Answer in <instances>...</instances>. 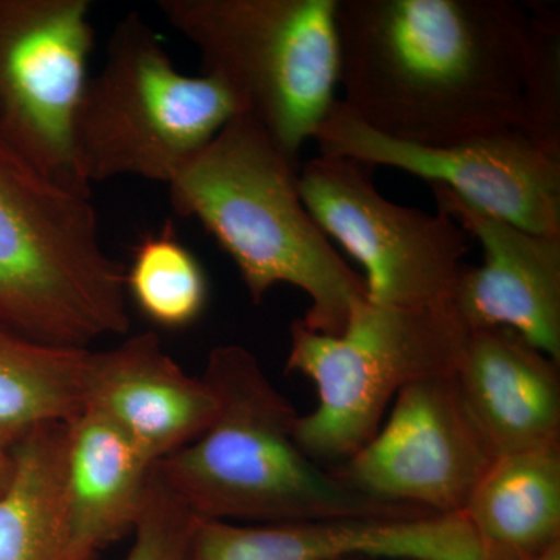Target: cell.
Listing matches in <instances>:
<instances>
[{
	"mask_svg": "<svg viewBox=\"0 0 560 560\" xmlns=\"http://www.w3.org/2000/svg\"><path fill=\"white\" fill-rule=\"evenodd\" d=\"M340 84L364 124L418 145L515 130L528 35L510 0H338Z\"/></svg>",
	"mask_w": 560,
	"mask_h": 560,
	"instance_id": "1",
	"label": "cell"
},
{
	"mask_svg": "<svg viewBox=\"0 0 560 560\" xmlns=\"http://www.w3.org/2000/svg\"><path fill=\"white\" fill-rule=\"evenodd\" d=\"M215 394L208 430L154 464L197 517L253 525L438 515L383 503L342 485L296 441L300 415L241 345L210 350L201 375Z\"/></svg>",
	"mask_w": 560,
	"mask_h": 560,
	"instance_id": "2",
	"label": "cell"
},
{
	"mask_svg": "<svg viewBox=\"0 0 560 560\" xmlns=\"http://www.w3.org/2000/svg\"><path fill=\"white\" fill-rule=\"evenodd\" d=\"M298 172V161L238 114L168 184L173 210L215 238L254 304L280 283L296 287L311 298L302 324L340 335L366 287L305 208Z\"/></svg>",
	"mask_w": 560,
	"mask_h": 560,
	"instance_id": "3",
	"label": "cell"
},
{
	"mask_svg": "<svg viewBox=\"0 0 560 560\" xmlns=\"http://www.w3.org/2000/svg\"><path fill=\"white\" fill-rule=\"evenodd\" d=\"M0 326L57 348L130 330L125 268L103 249L90 195L0 140Z\"/></svg>",
	"mask_w": 560,
	"mask_h": 560,
	"instance_id": "4",
	"label": "cell"
},
{
	"mask_svg": "<svg viewBox=\"0 0 560 560\" xmlns=\"http://www.w3.org/2000/svg\"><path fill=\"white\" fill-rule=\"evenodd\" d=\"M158 9L194 44L202 73L298 161L338 102V0H160Z\"/></svg>",
	"mask_w": 560,
	"mask_h": 560,
	"instance_id": "5",
	"label": "cell"
},
{
	"mask_svg": "<svg viewBox=\"0 0 560 560\" xmlns=\"http://www.w3.org/2000/svg\"><path fill=\"white\" fill-rule=\"evenodd\" d=\"M470 334L452 300L419 307L366 300L340 335L293 320L287 371L307 377L318 393L315 410L298 419L302 452L319 466L352 458L405 386L455 374Z\"/></svg>",
	"mask_w": 560,
	"mask_h": 560,
	"instance_id": "6",
	"label": "cell"
},
{
	"mask_svg": "<svg viewBox=\"0 0 560 560\" xmlns=\"http://www.w3.org/2000/svg\"><path fill=\"white\" fill-rule=\"evenodd\" d=\"M241 114L213 77L186 75L138 13L110 32L102 69L88 79L73 127L77 171L90 187L117 176L171 184Z\"/></svg>",
	"mask_w": 560,
	"mask_h": 560,
	"instance_id": "7",
	"label": "cell"
},
{
	"mask_svg": "<svg viewBox=\"0 0 560 560\" xmlns=\"http://www.w3.org/2000/svg\"><path fill=\"white\" fill-rule=\"evenodd\" d=\"M371 173L348 158L319 154L298 172L302 201L330 242L363 268L372 304L419 307L452 300L471 238L440 212L389 201Z\"/></svg>",
	"mask_w": 560,
	"mask_h": 560,
	"instance_id": "8",
	"label": "cell"
},
{
	"mask_svg": "<svg viewBox=\"0 0 560 560\" xmlns=\"http://www.w3.org/2000/svg\"><path fill=\"white\" fill-rule=\"evenodd\" d=\"M88 0H0V140L33 167L90 195L73 127L94 28Z\"/></svg>",
	"mask_w": 560,
	"mask_h": 560,
	"instance_id": "9",
	"label": "cell"
},
{
	"mask_svg": "<svg viewBox=\"0 0 560 560\" xmlns=\"http://www.w3.org/2000/svg\"><path fill=\"white\" fill-rule=\"evenodd\" d=\"M313 140L324 156L407 172L523 230L560 235V160L517 128L451 145H418L382 135L338 101Z\"/></svg>",
	"mask_w": 560,
	"mask_h": 560,
	"instance_id": "10",
	"label": "cell"
},
{
	"mask_svg": "<svg viewBox=\"0 0 560 560\" xmlns=\"http://www.w3.org/2000/svg\"><path fill=\"white\" fill-rule=\"evenodd\" d=\"M495 458L453 374L405 386L374 438L329 470L372 500L458 515Z\"/></svg>",
	"mask_w": 560,
	"mask_h": 560,
	"instance_id": "11",
	"label": "cell"
},
{
	"mask_svg": "<svg viewBox=\"0 0 560 560\" xmlns=\"http://www.w3.org/2000/svg\"><path fill=\"white\" fill-rule=\"evenodd\" d=\"M438 212L480 243L482 264L464 267L452 294L470 330L504 327L560 363V235L534 234L430 184Z\"/></svg>",
	"mask_w": 560,
	"mask_h": 560,
	"instance_id": "12",
	"label": "cell"
},
{
	"mask_svg": "<svg viewBox=\"0 0 560 560\" xmlns=\"http://www.w3.org/2000/svg\"><path fill=\"white\" fill-rule=\"evenodd\" d=\"M489 560L458 515L242 525L195 515L189 560Z\"/></svg>",
	"mask_w": 560,
	"mask_h": 560,
	"instance_id": "13",
	"label": "cell"
},
{
	"mask_svg": "<svg viewBox=\"0 0 560 560\" xmlns=\"http://www.w3.org/2000/svg\"><path fill=\"white\" fill-rule=\"evenodd\" d=\"M86 407L102 412L151 464L200 438L217 412L215 394L187 374L154 331L108 350H91Z\"/></svg>",
	"mask_w": 560,
	"mask_h": 560,
	"instance_id": "14",
	"label": "cell"
},
{
	"mask_svg": "<svg viewBox=\"0 0 560 560\" xmlns=\"http://www.w3.org/2000/svg\"><path fill=\"white\" fill-rule=\"evenodd\" d=\"M455 381L497 456L560 445V363L517 331L471 330Z\"/></svg>",
	"mask_w": 560,
	"mask_h": 560,
	"instance_id": "15",
	"label": "cell"
},
{
	"mask_svg": "<svg viewBox=\"0 0 560 560\" xmlns=\"http://www.w3.org/2000/svg\"><path fill=\"white\" fill-rule=\"evenodd\" d=\"M153 464L102 412L84 408L68 422L66 506L73 539L91 555L132 534Z\"/></svg>",
	"mask_w": 560,
	"mask_h": 560,
	"instance_id": "16",
	"label": "cell"
},
{
	"mask_svg": "<svg viewBox=\"0 0 560 560\" xmlns=\"http://www.w3.org/2000/svg\"><path fill=\"white\" fill-rule=\"evenodd\" d=\"M463 517L489 560H539L560 545V445L497 456Z\"/></svg>",
	"mask_w": 560,
	"mask_h": 560,
	"instance_id": "17",
	"label": "cell"
},
{
	"mask_svg": "<svg viewBox=\"0 0 560 560\" xmlns=\"http://www.w3.org/2000/svg\"><path fill=\"white\" fill-rule=\"evenodd\" d=\"M66 442L68 422L47 423L11 448L13 478L0 495V560H97L70 530Z\"/></svg>",
	"mask_w": 560,
	"mask_h": 560,
	"instance_id": "18",
	"label": "cell"
},
{
	"mask_svg": "<svg viewBox=\"0 0 560 560\" xmlns=\"http://www.w3.org/2000/svg\"><path fill=\"white\" fill-rule=\"evenodd\" d=\"M91 349L57 348L0 326V452L86 408Z\"/></svg>",
	"mask_w": 560,
	"mask_h": 560,
	"instance_id": "19",
	"label": "cell"
},
{
	"mask_svg": "<svg viewBox=\"0 0 560 560\" xmlns=\"http://www.w3.org/2000/svg\"><path fill=\"white\" fill-rule=\"evenodd\" d=\"M125 290L140 313L162 329H186L208 307L205 268L171 226L138 243L125 270Z\"/></svg>",
	"mask_w": 560,
	"mask_h": 560,
	"instance_id": "20",
	"label": "cell"
},
{
	"mask_svg": "<svg viewBox=\"0 0 560 560\" xmlns=\"http://www.w3.org/2000/svg\"><path fill=\"white\" fill-rule=\"evenodd\" d=\"M517 130L560 160V10L529 2Z\"/></svg>",
	"mask_w": 560,
	"mask_h": 560,
	"instance_id": "21",
	"label": "cell"
},
{
	"mask_svg": "<svg viewBox=\"0 0 560 560\" xmlns=\"http://www.w3.org/2000/svg\"><path fill=\"white\" fill-rule=\"evenodd\" d=\"M195 514L151 471L145 504L125 560H189Z\"/></svg>",
	"mask_w": 560,
	"mask_h": 560,
	"instance_id": "22",
	"label": "cell"
},
{
	"mask_svg": "<svg viewBox=\"0 0 560 560\" xmlns=\"http://www.w3.org/2000/svg\"><path fill=\"white\" fill-rule=\"evenodd\" d=\"M13 471V456L11 453L0 452V495L9 489Z\"/></svg>",
	"mask_w": 560,
	"mask_h": 560,
	"instance_id": "23",
	"label": "cell"
},
{
	"mask_svg": "<svg viewBox=\"0 0 560 560\" xmlns=\"http://www.w3.org/2000/svg\"><path fill=\"white\" fill-rule=\"evenodd\" d=\"M539 560H560V545H556L547 555L541 556Z\"/></svg>",
	"mask_w": 560,
	"mask_h": 560,
	"instance_id": "24",
	"label": "cell"
},
{
	"mask_svg": "<svg viewBox=\"0 0 560 560\" xmlns=\"http://www.w3.org/2000/svg\"><path fill=\"white\" fill-rule=\"evenodd\" d=\"M341 560H389V559H375V558H350V559H341Z\"/></svg>",
	"mask_w": 560,
	"mask_h": 560,
	"instance_id": "25",
	"label": "cell"
}]
</instances>
